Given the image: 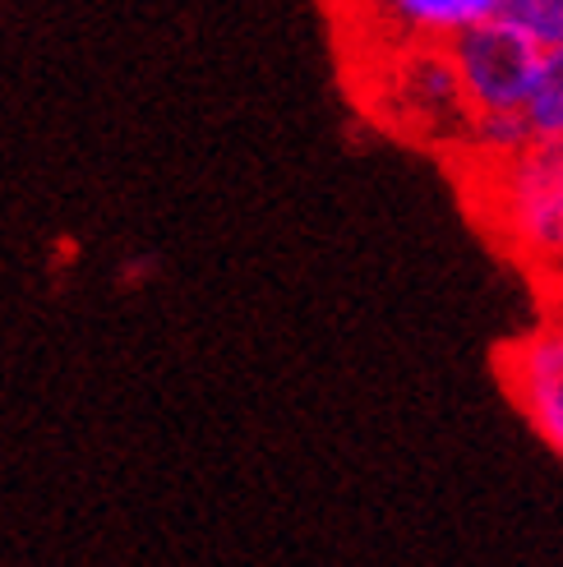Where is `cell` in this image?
<instances>
[{
	"label": "cell",
	"mask_w": 563,
	"mask_h": 567,
	"mask_svg": "<svg viewBox=\"0 0 563 567\" xmlns=\"http://www.w3.org/2000/svg\"><path fill=\"white\" fill-rule=\"evenodd\" d=\"M458 134L485 166L509 162L531 144V125H526L522 111H467Z\"/></svg>",
	"instance_id": "5b68a950"
},
{
	"label": "cell",
	"mask_w": 563,
	"mask_h": 567,
	"mask_svg": "<svg viewBox=\"0 0 563 567\" xmlns=\"http://www.w3.org/2000/svg\"><path fill=\"white\" fill-rule=\"evenodd\" d=\"M494 231L509 240L526 264L563 268V138H531V144L494 166L490 185Z\"/></svg>",
	"instance_id": "6da1fadb"
},
{
	"label": "cell",
	"mask_w": 563,
	"mask_h": 567,
	"mask_svg": "<svg viewBox=\"0 0 563 567\" xmlns=\"http://www.w3.org/2000/svg\"><path fill=\"white\" fill-rule=\"evenodd\" d=\"M559 305H554V328L563 332V268H559V296H554Z\"/></svg>",
	"instance_id": "ba28073f"
},
{
	"label": "cell",
	"mask_w": 563,
	"mask_h": 567,
	"mask_svg": "<svg viewBox=\"0 0 563 567\" xmlns=\"http://www.w3.org/2000/svg\"><path fill=\"white\" fill-rule=\"evenodd\" d=\"M522 116L531 125V138H563V42L541 51Z\"/></svg>",
	"instance_id": "8992f818"
},
{
	"label": "cell",
	"mask_w": 563,
	"mask_h": 567,
	"mask_svg": "<svg viewBox=\"0 0 563 567\" xmlns=\"http://www.w3.org/2000/svg\"><path fill=\"white\" fill-rule=\"evenodd\" d=\"M499 14L513 19L541 51L563 42V0H499Z\"/></svg>",
	"instance_id": "52a82bcc"
},
{
	"label": "cell",
	"mask_w": 563,
	"mask_h": 567,
	"mask_svg": "<svg viewBox=\"0 0 563 567\" xmlns=\"http://www.w3.org/2000/svg\"><path fill=\"white\" fill-rule=\"evenodd\" d=\"M453 61L467 111H522L526 89L536 79L541 47L513 19L490 14L443 42Z\"/></svg>",
	"instance_id": "7a4b0ae2"
},
{
	"label": "cell",
	"mask_w": 563,
	"mask_h": 567,
	"mask_svg": "<svg viewBox=\"0 0 563 567\" xmlns=\"http://www.w3.org/2000/svg\"><path fill=\"white\" fill-rule=\"evenodd\" d=\"M375 10L392 33L407 38L411 47H420V42L443 47L453 33H462V28L499 14V0H375Z\"/></svg>",
	"instance_id": "277c9868"
},
{
	"label": "cell",
	"mask_w": 563,
	"mask_h": 567,
	"mask_svg": "<svg viewBox=\"0 0 563 567\" xmlns=\"http://www.w3.org/2000/svg\"><path fill=\"white\" fill-rule=\"evenodd\" d=\"M503 379L531 430L563 457V332L550 323L513 351H503Z\"/></svg>",
	"instance_id": "3957f363"
}]
</instances>
